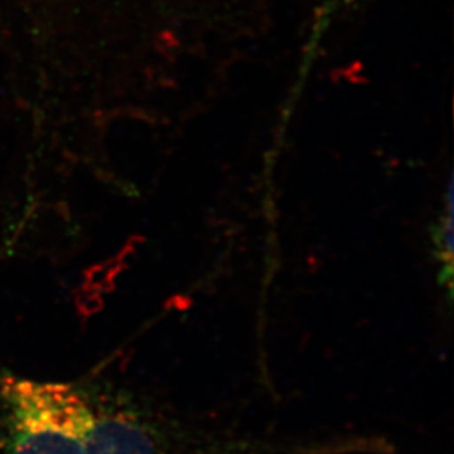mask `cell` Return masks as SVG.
Instances as JSON below:
<instances>
[{
    "label": "cell",
    "mask_w": 454,
    "mask_h": 454,
    "mask_svg": "<svg viewBox=\"0 0 454 454\" xmlns=\"http://www.w3.org/2000/svg\"><path fill=\"white\" fill-rule=\"evenodd\" d=\"M433 253L437 261L438 279L442 290L447 293L449 301H451L453 290V216H451V203L447 207V214L438 221L433 228Z\"/></svg>",
    "instance_id": "cell-2"
},
{
    "label": "cell",
    "mask_w": 454,
    "mask_h": 454,
    "mask_svg": "<svg viewBox=\"0 0 454 454\" xmlns=\"http://www.w3.org/2000/svg\"><path fill=\"white\" fill-rule=\"evenodd\" d=\"M4 454H86L93 403L78 387L6 378Z\"/></svg>",
    "instance_id": "cell-1"
}]
</instances>
